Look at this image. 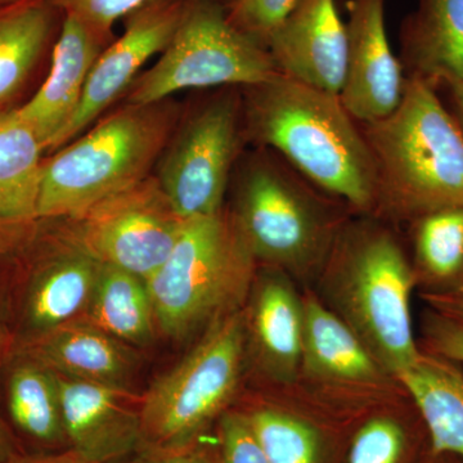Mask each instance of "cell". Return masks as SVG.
<instances>
[{
    "label": "cell",
    "instance_id": "obj_19",
    "mask_svg": "<svg viewBox=\"0 0 463 463\" xmlns=\"http://www.w3.org/2000/svg\"><path fill=\"white\" fill-rule=\"evenodd\" d=\"M67 379L132 392V347L84 321L67 323L18 350Z\"/></svg>",
    "mask_w": 463,
    "mask_h": 463
},
{
    "label": "cell",
    "instance_id": "obj_39",
    "mask_svg": "<svg viewBox=\"0 0 463 463\" xmlns=\"http://www.w3.org/2000/svg\"><path fill=\"white\" fill-rule=\"evenodd\" d=\"M425 463H463L458 457L446 455V453H432Z\"/></svg>",
    "mask_w": 463,
    "mask_h": 463
},
{
    "label": "cell",
    "instance_id": "obj_38",
    "mask_svg": "<svg viewBox=\"0 0 463 463\" xmlns=\"http://www.w3.org/2000/svg\"><path fill=\"white\" fill-rule=\"evenodd\" d=\"M14 444L9 438L7 429L0 419V463L7 462L14 455Z\"/></svg>",
    "mask_w": 463,
    "mask_h": 463
},
{
    "label": "cell",
    "instance_id": "obj_32",
    "mask_svg": "<svg viewBox=\"0 0 463 463\" xmlns=\"http://www.w3.org/2000/svg\"><path fill=\"white\" fill-rule=\"evenodd\" d=\"M423 350L463 364V321L437 310H425L422 316Z\"/></svg>",
    "mask_w": 463,
    "mask_h": 463
},
{
    "label": "cell",
    "instance_id": "obj_41",
    "mask_svg": "<svg viewBox=\"0 0 463 463\" xmlns=\"http://www.w3.org/2000/svg\"><path fill=\"white\" fill-rule=\"evenodd\" d=\"M345 2H346V0H345Z\"/></svg>",
    "mask_w": 463,
    "mask_h": 463
},
{
    "label": "cell",
    "instance_id": "obj_36",
    "mask_svg": "<svg viewBox=\"0 0 463 463\" xmlns=\"http://www.w3.org/2000/svg\"><path fill=\"white\" fill-rule=\"evenodd\" d=\"M5 463H91L84 457L76 453L74 449L62 450L56 453H36V455H20L14 453L7 462Z\"/></svg>",
    "mask_w": 463,
    "mask_h": 463
},
{
    "label": "cell",
    "instance_id": "obj_2",
    "mask_svg": "<svg viewBox=\"0 0 463 463\" xmlns=\"http://www.w3.org/2000/svg\"><path fill=\"white\" fill-rule=\"evenodd\" d=\"M359 124L376 165L373 215L412 224L463 209V134L434 84L405 78L398 108Z\"/></svg>",
    "mask_w": 463,
    "mask_h": 463
},
{
    "label": "cell",
    "instance_id": "obj_20",
    "mask_svg": "<svg viewBox=\"0 0 463 463\" xmlns=\"http://www.w3.org/2000/svg\"><path fill=\"white\" fill-rule=\"evenodd\" d=\"M398 58L405 78L437 88L463 80V0H416L399 27Z\"/></svg>",
    "mask_w": 463,
    "mask_h": 463
},
{
    "label": "cell",
    "instance_id": "obj_6",
    "mask_svg": "<svg viewBox=\"0 0 463 463\" xmlns=\"http://www.w3.org/2000/svg\"><path fill=\"white\" fill-rule=\"evenodd\" d=\"M161 103H128L43 161L42 221H75L97 203L147 178L173 127V114Z\"/></svg>",
    "mask_w": 463,
    "mask_h": 463
},
{
    "label": "cell",
    "instance_id": "obj_15",
    "mask_svg": "<svg viewBox=\"0 0 463 463\" xmlns=\"http://www.w3.org/2000/svg\"><path fill=\"white\" fill-rule=\"evenodd\" d=\"M58 377L70 448L91 463H118L142 448L141 413L132 392Z\"/></svg>",
    "mask_w": 463,
    "mask_h": 463
},
{
    "label": "cell",
    "instance_id": "obj_37",
    "mask_svg": "<svg viewBox=\"0 0 463 463\" xmlns=\"http://www.w3.org/2000/svg\"><path fill=\"white\" fill-rule=\"evenodd\" d=\"M438 90L446 91L447 108L453 115L463 134V80H448L438 85Z\"/></svg>",
    "mask_w": 463,
    "mask_h": 463
},
{
    "label": "cell",
    "instance_id": "obj_17",
    "mask_svg": "<svg viewBox=\"0 0 463 463\" xmlns=\"http://www.w3.org/2000/svg\"><path fill=\"white\" fill-rule=\"evenodd\" d=\"M43 152L16 109L0 114V258L25 251L38 236Z\"/></svg>",
    "mask_w": 463,
    "mask_h": 463
},
{
    "label": "cell",
    "instance_id": "obj_9",
    "mask_svg": "<svg viewBox=\"0 0 463 463\" xmlns=\"http://www.w3.org/2000/svg\"><path fill=\"white\" fill-rule=\"evenodd\" d=\"M245 137L240 94H218L190 116L167 149L156 176L184 221L223 212Z\"/></svg>",
    "mask_w": 463,
    "mask_h": 463
},
{
    "label": "cell",
    "instance_id": "obj_10",
    "mask_svg": "<svg viewBox=\"0 0 463 463\" xmlns=\"http://www.w3.org/2000/svg\"><path fill=\"white\" fill-rule=\"evenodd\" d=\"M71 222L72 246L145 281L169 257L185 223L156 176L118 192Z\"/></svg>",
    "mask_w": 463,
    "mask_h": 463
},
{
    "label": "cell",
    "instance_id": "obj_29",
    "mask_svg": "<svg viewBox=\"0 0 463 463\" xmlns=\"http://www.w3.org/2000/svg\"><path fill=\"white\" fill-rule=\"evenodd\" d=\"M297 0H237L227 8L228 21L267 50L274 30L285 20Z\"/></svg>",
    "mask_w": 463,
    "mask_h": 463
},
{
    "label": "cell",
    "instance_id": "obj_13",
    "mask_svg": "<svg viewBox=\"0 0 463 463\" xmlns=\"http://www.w3.org/2000/svg\"><path fill=\"white\" fill-rule=\"evenodd\" d=\"M386 0H346L345 74L339 99L358 123L392 114L403 97L405 75L385 25Z\"/></svg>",
    "mask_w": 463,
    "mask_h": 463
},
{
    "label": "cell",
    "instance_id": "obj_7",
    "mask_svg": "<svg viewBox=\"0 0 463 463\" xmlns=\"http://www.w3.org/2000/svg\"><path fill=\"white\" fill-rule=\"evenodd\" d=\"M245 353V310L209 326L200 343L141 398V449H175L199 441L236 394Z\"/></svg>",
    "mask_w": 463,
    "mask_h": 463
},
{
    "label": "cell",
    "instance_id": "obj_14",
    "mask_svg": "<svg viewBox=\"0 0 463 463\" xmlns=\"http://www.w3.org/2000/svg\"><path fill=\"white\" fill-rule=\"evenodd\" d=\"M267 51L279 74L339 96L346 27L336 0H297L270 35Z\"/></svg>",
    "mask_w": 463,
    "mask_h": 463
},
{
    "label": "cell",
    "instance_id": "obj_12",
    "mask_svg": "<svg viewBox=\"0 0 463 463\" xmlns=\"http://www.w3.org/2000/svg\"><path fill=\"white\" fill-rule=\"evenodd\" d=\"M185 0H149L127 16L125 32L100 52L91 67L80 106L58 147L83 133L102 112L129 90L141 67L163 53L181 21Z\"/></svg>",
    "mask_w": 463,
    "mask_h": 463
},
{
    "label": "cell",
    "instance_id": "obj_31",
    "mask_svg": "<svg viewBox=\"0 0 463 463\" xmlns=\"http://www.w3.org/2000/svg\"><path fill=\"white\" fill-rule=\"evenodd\" d=\"M219 453L223 463H268L249 414L230 412L219 420Z\"/></svg>",
    "mask_w": 463,
    "mask_h": 463
},
{
    "label": "cell",
    "instance_id": "obj_5",
    "mask_svg": "<svg viewBox=\"0 0 463 463\" xmlns=\"http://www.w3.org/2000/svg\"><path fill=\"white\" fill-rule=\"evenodd\" d=\"M257 264L230 212L188 219L169 257L146 281L157 327L187 339L243 309Z\"/></svg>",
    "mask_w": 463,
    "mask_h": 463
},
{
    "label": "cell",
    "instance_id": "obj_16",
    "mask_svg": "<svg viewBox=\"0 0 463 463\" xmlns=\"http://www.w3.org/2000/svg\"><path fill=\"white\" fill-rule=\"evenodd\" d=\"M108 42L76 18L65 16L47 80L29 102L16 109L44 151L57 148L80 106L91 67Z\"/></svg>",
    "mask_w": 463,
    "mask_h": 463
},
{
    "label": "cell",
    "instance_id": "obj_25",
    "mask_svg": "<svg viewBox=\"0 0 463 463\" xmlns=\"http://www.w3.org/2000/svg\"><path fill=\"white\" fill-rule=\"evenodd\" d=\"M50 0H11L0 5V103L11 99L50 38Z\"/></svg>",
    "mask_w": 463,
    "mask_h": 463
},
{
    "label": "cell",
    "instance_id": "obj_8",
    "mask_svg": "<svg viewBox=\"0 0 463 463\" xmlns=\"http://www.w3.org/2000/svg\"><path fill=\"white\" fill-rule=\"evenodd\" d=\"M276 74L269 52L232 26L223 5L185 0L172 41L130 85L128 103L155 105L191 88L251 87Z\"/></svg>",
    "mask_w": 463,
    "mask_h": 463
},
{
    "label": "cell",
    "instance_id": "obj_23",
    "mask_svg": "<svg viewBox=\"0 0 463 463\" xmlns=\"http://www.w3.org/2000/svg\"><path fill=\"white\" fill-rule=\"evenodd\" d=\"M2 368L9 416L14 425L39 443L66 441L57 373L23 353H14Z\"/></svg>",
    "mask_w": 463,
    "mask_h": 463
},
{
    "label": "cell",
    "instance_id": "obj_24",
    "mask_svg": "<svg viewBox=\"0 0 463 463\" xmlns=\"http://www.w3.org/2000/svg\"><path fill=\"white\" fill-rule=\"evenodd\" d=\"M79 321L129 346L151 344L157 326L145 279L109 265H103L90 306Z\"/></svg>",
    "mask_w": 463,
    "mask_h": 463
},
{
    "label": "cell",
    "instance_id": "obj_21",
    "mask_svg": "<svg viewBox=\"0 0 463 463\" xmlns=\"http://www.w3.org/2000/svg\"><path fill=\"white\" fill-rule=\"evenodd\" d=\"M301 368L323 381L373 385L390 377L354 331L327 304L307 292L303 297Z\"/></svg>",
    "mask_w": 463,
    "mask_h": 463
},
{
    "label": "cell",
    "instance_id": "obj_1",
    "mask_svg": "<svg viewBox=\"0 0 463 463\" xmlns=\"http://www.w3.org/2000/svg\"><path fill=\"white\" fill-rule=\"evenodd\" d=\"M245 136L358 214L376 209L377 173L361 124L339 96L276 74L242 88Z\"/></svg>",
    "mask_w": 463,
    "mask_h": 463
},
{
    "label": "cell",
    "instance_id": "obj_33",
    "mask_svg": "<svg viewBox=\"0 0 463 463\" xmlns=\"http://www.w3.org/2000/svg\"><path fill=\"white\" fill-rule=\"evenodd\" d=\"M118 463H223L218 449L206 447L200 441L175 449L143 448L130 458Z\"/></svg>",
    "mask_w": 463,
    "mask_h": 463
},
{
    "label": "cell",
    "instance_id": "obj_28",
    "mask_svg": "<svg viewBox=\"0 0 463 463\" xmlns=\"http://www.w3.org/2000/svg\"><path fill=\"white\" fill-rule=\"evenodd\" d=\"M405 446L403 426L395 420L377 417L356 432L349 463H399Z\"/></svg>",
    "mask_w": 463,
    "mask_h": 463
},
{
    "label": "cell",
    "instance_id": "obj_11",
    "mask_svg": "<svg viewBox=\"0 0 463 463\" xmlns=\"http://www.w3.org/2000/svg\"><path fill=\"white\" fill-rule=\"evenodd\" d=\"M103 265L71 245L39 255L14 274V353L58 327L79 321L90 306Z\"/></svg>",
    "mask_w": 463,
    "mask_h": 463
},
{
    "label": "cell",
    "instance_id": "obj_18",
    "mask_svg": "<svg viewBox=\"0 0 463 463\" xmlns=\"http://www.w3.org/2000/svg\"><path fill=\"white\" fill-rule=\"evenodd\" d=\"M246 309V344L261 370L279 383L294 380L303 359L304 309L288 274L270 268L255 277Z\"/></svg>",
    "mask_w": 463,
    "mask_h": 463
},
{
    "label": "cell",
    "instance_id": "obj_34",
    "mask_svg": "<svg viewBox=\"0 0 463 463\" xmlns=\"http://www.w3.org/2000/svg\"><path fill=\"white\" fill-rule=\"evenodd\" d=\"M14 276L0 273V368L14 354Z\"/></svg>",
    "mask_w": 463,
    "mask_h": 463
},
{
    "label": "cell",
    "instance_id": "obj_30",
    "mask_svg": "<svg viewBox=\"0 0 463 463\" xmlns=\"http://www.w3.org/2000/svg\"><path fill=\"white\" fill-rule=\"evenodd\" d=\"M149 0H50L62 9L65 16L74 17L105 39H111L116 21L129 16Z\"/></svg>",
    "mask_w": 463,
    "mask_h": 463
},
{
    "label": "cell",
    "instance_id": "obj_27",
    "mask_svg": "<svg viewBox=\"0 0 463 463\" xmlns=\"http://www.w3.org/2000/svg\"><path fill=\"white\" fill-rule=\"evenodd\" d=\"M249 417L268 463L317 462L318 434L309 423L273 408H261Z\"/></svg>",
    "mask_w": 463,
    "mask_h": 463
},
{
    "label": "cell",
    "instance_id": "obj_4",
    "mask_svg": "<svg viewBox=\"0 0 463 463\" xmlns=\"http://www.w3.org/2000/svg\"><path fill=\"white\" fill-rule=\"evenodd\" d=\"M237 174L230 213L257 263L288 274L321 270L346 222L332 205L336 197L272 149L259 147Z\"/></svg>",
    "mask_w": 463,
    "mask_h": 463
},
{
    "label": "cell",
    "instance_id": "obj_40",
    "mask_svg": "<svg viewBox=\"0 0 463 463\" xmlns=\"http://www.w3.org/2000/svg\"><path fill=\"white\" fill-rule=\"evenodd\" d=\"M216 2L221 3V5H223L225 8H228L231 7L232 5H234L237 0H216Z\"/></svg>",
    "mask_w": 463,
    "mask_h": 463
},
{
    "label": "cell",
    "instance_id": "obj_22",
    "mask_svg": "<svg viewBox=\"0 0 463 463\" xmlns=\"http://www.w3.org/2000/svg\"><path fill=\"white\" fill-rule=\"evenodd\" d=\"M421 414L432 453L463 461V368L422 349L419 359L397 379Z\"/></svg>",
    "mask_w": 463,
    "mask_h": 463
},
{
    "label": "cell",
    "instance_id": "obj_3",
    "mask_svg": "<svg viewBox=\"0 0 463 463\" xmlns=\"http://www.w3.org/2000/svg\"><path fill=\"white\" fill-rule=\"evenodd\" d=\"M361 215L337 233L321 269L322 288L330 309L397 379L422 352L411 316L416 274L392 228L377 216Z\"/></svg>",
    "mask_w": 463,
    "mask_h": 463
},
{
    "label": "cell",
    "instance_id": "obj_35",
    "mask_svg": "<svg viewBox=\"0 0 463 463\" xmlns=\"http://www.w3.org/2000/svg\"><path fill=\"white\" fill-rule=\"evenodd\" d=\"M422 298L431 309L463 321V285L448 291L423 292Z\"/></svg>",
    "mask_w": 463,
    "mask_h": 463
},
{
    "label": "cell",
    "instance_id": "obj_26",
    "mask_svg": "<svg viewBox=\"0 0 463 463\" xmlns=\"http://www.w3.org/2000/svg\"><path fill=\"white\" fill-rule=\"evenodd\" d=\"M412 225L417 283L428 286L426 292L463 285V209L441 210Z\"/></svg>",
    "mask_w": 463,
    "mask_h": 463
}]
</instances>
